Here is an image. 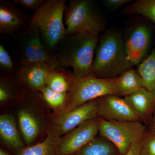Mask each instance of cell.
<instances>
[{"label":"cell","mask_w":155,"mask_h":155,"mask_svg":"<svg viewBox=\"0 0 155 155\" xmlns=\"http://www.w3.org/2000/svg\"><path fill=\"white\" fill-rule=\"evenodd\" d=\"M132 67L122 35L115 30L106 31L100 37L91 76L114 79Z\"/></svg>","instance_id":"obj_1"},{"label":"cell","mask_w":155,"mask_h":155,"mask_svg":"<svg viewBox=\"0 0 155 155\" xmlns=\"http://www.w3.org/2000/svg\"><path fill=\"white\" fill-rule=\"evenodd\" d=\"M64 20L67 35L81 33L99 34L105 31V20L91 0L69 1L64 13Z\"/></svg>","instance_id":"obj_4"},{"label":"cell","mask_w":155,"mask_h":155,"mask_svg":"<svg viewBox=\"0 0 155 155\" xmlns=\"http://www.w3.org/2000/svg\"><path fill=\"white\" fill-rule=\"evenodd\" d=\"M142 147L141 141L134 143L128 153L125 155H140Z\"/></svg>","instance_id":"obj_28"},{"label":"cell","mask_w":155,"mask_h":155,"mask_svg":"<svg viewBox=\"0 0 155 155\" xmlns=\"http://www.w3.org/2000/svg\"><path fill=\"white\" fill-rule=\"evenodd\" d=\"M75 75L63 67L54 69L48 74L46 86L56 92L69 93Z\"/></svg>","instance_id":"obj_19"},{"label":"cell","mask_w":155,"mask_h":155,"mask_svg":"<svg viewBox=\"0 0 155 155\" xmlns=\"http://www.w3.org/2000/svg\"><path fill=\"white\" fill-rule=\"evenodd\" d=\"M98 117L107 121H140L125 99L115 94L99 98Z\"/></svg>","instance_id":"obj_10"},{"label":"cell","mask_w":155,"mask_h":155,"mask_svg":"<svg viewBox=\"0 0 155 155\" xmlns=\"http://www.w3.org/2000/svg\"><path fill=\"white\" fill-rule=\"evenodd\" d=\"M14 36L19 47V65L45 63L55 69L62 67L54 53L45 44L40 32L35 25L31 24Z\"/></svg>","instance_id":"obj_5"},{"label":"cell","mask_w":155,"mask_h":155,"mask_svg":"<svg viewBox=\"0 0 155 155\" xmlns=\"http://www.w3.org/2000/svg\"><path fill=\"white\" fill-rule=\"evenodd\" d=\"M0 155H9L6 152H5L4 150L2 149H1V150H0Z\"/></svg>","instance_id":"obj_30"},{"label":"cell","mask_w":155,"mask_h":155,"mask_svg":"<svg viewBox=\"0 0 155 155\" xmlns=\"http://www.w3.org/2000/svg\"><path fill=\"white\" fill-rule=\"evenodd\" d=\"M0 135L4 142L17 154L25 148L17 130L15 118L11 114L0 116Z\"/></svg>","instance_id":"obj_15"},{"label":"cell","mask_w":155,"mask_h":155,"mask_svg":"<svg viewBox=\"0 0 155 155\" xmlns=\"http://www.w3.org/2000/svg\"><path fill=\"white\" fill-rule=\"evenodd\" d=\"M116 94L124 97L144 87L143 81L137 70L128 69L116 78Z\"/></svg>","instance_id":"obj_16"},{"label":"cell","mask_w":155,"mask_h":155,"mask_svg":"<svg viewBox=\"0 0 155 155\" xmlns=\"http://www.w3.org/2000/svg\"><path fill=\"white\" fill-rule=\"evenodd\" d=\"M150 29L143 24L134 26L125 39V48L132 66L139 65L145 59L150 42Z\"/></svg>","instance_id":"obj_12"},{"label":"cell","mask_w":155,"mask_h":155,"mask_svg":"<svg viewBox=\"0 0 155 155\" xmlns=\"http://www.w3.org/2000/svg\"><path fill=\"white\" fill-rule=\"evenodd\" d=\"M99 134V118L88 120L63 137L56 147L60 155H75L83 147Z\"/></svg>","instance_id":"obj_8"},{"label":"cell","mask_w":155,"mask_h":155,"mask_svg":"<svg viewBox=\"0 0 155 155\" xmlns=\"http://www.w3.org/2000/svg\"><path fill=\"white\" fill-rule=\"evenodd\" d=\"M137 71L145 88L155 93V48L139 65Z\"/></svg>","instance_id":"obj_21"},{"label":"cell","mask_w":155,"mask_h":155,"mask_svg":"<svg viewBox=\"0 0 155 155\" xmlns=\"http://www.w3.org/2000/svg\"><path fill=\"white\" fill-rule=\"evenodd\" d=\"M66 7L64 0H47L31 17V24L38 28L43 41L52 52L67 35L64 24Z\"/></svg>","instance_id":"obj_3"},{"label":"cell","mask_w":155,"mask_h":155,"mask_svg":"<svg viewBox=\"0 0 155 155\" xmlns=\"http://www.w3.org/2000/svg\"><path fill=\"white\" fill-rule=\"evenodd\" d=\"M18 119L23 138L27 144H30L36 138L39 133V122L35 117L26 110L19 111Z\"/></svg>","instance_id":"obj_20"},{"label":"cell","mask_w":155,"mask_h":155,"mask_svg":"<svg viewBox=\"0 0 155 155\" xmlns=\"http://www.w3.org/2000/svg\"><path fill=\"white\" fill-rule=\"evenodd\" d=\"M140 155H155V131L148 129L142 140Z\"/></svg>","instance_id":"obj_25"},{"label":"cell","mask_w":155,"mask_h":155,"mask_svg":"<svg viewBox=\"0 0 155 155\" xmlns=\"http://www.w3.org/2000/svg\"><path fill=\"white\" fill-rule=\"evenodd\" d=\"M132 2L130 0H105L104 1V4L109 9L112 10H116L122 7V6Z\"/></svg>","instance_id":"obj_27"},{"label":"cell","mask_w":155,"mask_h":155,"mask_svg":"<svg viewBox=\"0 0 155 155\" xmlns=\"http://www.w3.org/2000/svg\"><path fill=\"white\" fill-rule=\"evenodd\" d=\"M99 98L79 106L72 110L58 114L54 119V124L60 131V135H65L82 123L98 118Z\"/></svg>","instance_id":"obj_11"},{"label":"cell","mask_w":155,"mask_h":155,"mask_svg":"<svg viewBox=\"0 0 155 155\" xmlns=\"http://www.w3.org/2000/svg\"><path fill=\"white\" fill-rule=\"evenodd\" d=\"M116 78L102 79L91 76L75 77L69 92L68 105L63 112H69L88 102L107 95H116Z\"/></svg>","instance_id":"obj_6"},{"label":"cell","mask_w":155,"mask_h":155,"mask_svg":"<svg viewBox=\"0 0 155 155\" xmlns=\"http://www.w3.org/2000/svg\"><path fill=\"white\" fill-rule=\"evenodd\" d=\"M99 134L117 147L120 155L128 153L131 146L141 141L147 127L140 121H107L99 118Z\"/></svg>","instance_id":"obj_7"},{"label":"cell","mask_w":155,"mask_h":155,"mask_svg":"<svg viewBox=\"0 0 155 155\" xmlns=\"http://www.w3.org/2000/svg\"><path fill=\"white\" fill-rule=\"evenodd\" d=\"M31 24V17L13 2L0 1V34L14 36Z\"/></svg>","instance_id":"obj_9"},{"label":"cell","mask_w":155,"mask_h":155,"mask_svg":"<svg viewBox=\"0 0 155 155\" xmlns=\"http://www.w3.org/2000/svg\"><path fill=\"white\" fill-rule=\"evenodd\" d=\"M99 34L81 33L67 35L59 42L55 54L61 67H71L77 78L91 76Z\"/></svg>","instance_id":"obj_2"},{"label":"cell","mask_w":155,"mask_h":155,"mask_svg":"<svg viewBox=\"0 0 155 155\" xmlns=\"http://www.w3.org/2000/svg\"><path fill=\"white\" fill-rule=\"evenodd\" d=\"M45 0H14L13 2L22 5L25 8L36 11L45 2Z\"/></svg>","instance_id":"obj_26"},{"label":"cell","mask_w":155,"mask_h":155,"mask_svg":"<svg viewBox=\"0 0 155 155\" xmlns=\"http://www.w3.org/2000/svg\"><path fill=\"white\" fill-rule=\"evenodd\" d=\"M123 12L143 16L155 24V0H138L125 8Z\"/></svg>","instance_id":"obj_23"},{"label":"cell","mask_w":155,"mask_h":155,"mask_svg":"<svg viewBox=\"0 0 155 155\" xmlns=\"http://www.w3.org/2000/svg\"><path fill=\"white\" fill-rule=\"evenodd\" d=\"M124 99L140 121L147 126L155 112V93L143 87Z\"/></svg>","instance_id":"obj_13"},{"label":"cell","mask_w":155,"mask_h":155,"mask_svg":"<svg viewBox=\"0 0 155 155\" xmlns=\"http://www.w3.org/2000/svg\"><path fill=\"white\" fill-rule=\"evenodd\" d=\"M60 135L59 127L54 125L48 132L44 141L31 147L25 148L17 155H60L56 143Z\"/></svg>","instance_id":"obj_17"},{"label":"cell","mask_w":155,"mask_h":155,"mask_svg":"<svg viewBox=\"0 0 155 155\" xmlns=\"http://www.w3.org/2000/svg\"><path fill=\"white\" fill-rule=\"evenodd\" d=\"M75 155H120L119 150L110 140L98 135L83 147Z\"/></svg>","instance_id":"obj_18"},{"label":"cell","mask_w":155,"mask_h":155,"mask_svg":"<svg viewBox=\"0 0 155 155\" xmlns=\"http://www.w3.org/2000/svg\"><path fill=\"white\" fill-rule=\"evenodd\" d=\"M10 54L2 43L0 44V69L2 72L13 74L15 73L17 75L18 69Z\"/></svg>","instance_id":"obj_24"},{"label":"cell","mask_w":155,"mask_h":155,"mask_svg":"<svg viewBox=\"0 0 155 155\" xmlns=\"http://www.w3.org/2000/svg\"><path fill=\"white\" fill-rule=\"evenodd\" d=\"M40 92L45 101L58 114L64 112L68 105L69 93H59L54 91L45 86Z\"/></svg>","instance_id":"obj_22"},{"label":"cell","mask_w":155,"mask_h":155,"mask_svg":"<svg viewBox=\"0 0 155 155\" xmlns=\"http://www.w3.org/2000/svg\"><path fill=\"white\" fill-rule=\"evenodd\" d=\"M54 69L45 63L19 65L17 78L30 89L40 91L46 85L48 74Z\"/></svg>","instance_id":"obj_14"},{"label":"cell","mask_w":155,"mask_h":155,"mask_svg":"<svg viewBox=\"0 0 155 155\" xmlns=\"http://www.w3.org/2000/svg\"><path fill=\"white\" fill-rule=\"evenodd\" d=\"M147 127L148 129L155 131V112Z\"/></svg>","instance_id":"obj_29"}]
</instances>
